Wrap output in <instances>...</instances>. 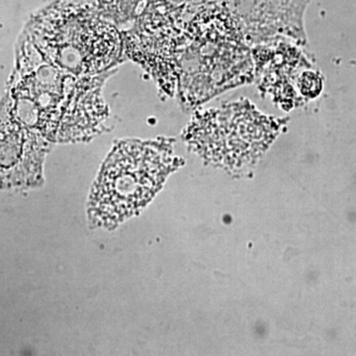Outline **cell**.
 Returning a JSON list of instances; mask_svg holds the SVG:
<instances>
[{
	"label": "cell",
	"instance_id": "obj_8",
	"mask_svg": "<svg viewBox=\"0 0 356 356\" xmlns=\"http://www.w3.org/2000/svg\"><path fill=\"white\" fill-rule=\"evenodd\" d=\"M107 19L119 28L132 24L144 11L149 0H88Z\"/></svg>",
	"mask_w": 356,
	"mask_h": 356
},
{
	"label": "cell",
	"instance_id": "obj_4",
	"mask_svg": "<svg viewBox=\"0 0 356 356\" xmlns=\"http://www.w3.org/2000/svg\"><path fill=\"white\" fill-rule=\"evenodd\" d=\"M180 163L172 139L117 143L93 184L89 198L90 219L109 228L138 214Z\"/></svg>",
	"mask_w": 356,
	"mask_h": 356
},
{
	"label": "cell",
	"instance_id": "obj_5",
	"mask_svg": "<svg viewBox=\"0 0 356 356\" xmlns=\"http://www.w3.org/2000/svg\"><path fill=\"white\" fill-rule=\"evenodd\" d=\"M254 57L261 90L273 96L283 108L298 106L322 92V74L291 44L266 47L259 44Z\"/></svg>",
	"mask_w": 356,
	"mask_h": 356
},
{
	"label": "cell",
	"instance_id": "obj_1",
	"mask_svg": "<svg viewBox=\"0 0 356 356\" xmlns=\"http://www.w3.org/2000/svg\"><path fill=\"white\" fill-rule=\"evenodd\" d=\"M117 70L76 76L51 64L22 29L1 106L51 143L86 142L107 129L103 88Z\"/></svg>",
	"mask_w": 356,
	"mask_h": 356
},
{
	"label": "cell",
	"instance_id": "obj_6",
	"mask_svg": "<svg viewBox=\"0 0 356 356\" xmlns=\"http://www.w3.org/2000/svg\"><path fill=\"white\" fill-rule=\"evenodd\" d=\"M310 0H219L248 44L283 36L306 44L304 13Z\"/></svg>",
	"mask_w": 356,
	"mask_h": 356
},
{
	"label": "cell",
	"instance_id": "obj_7",
	"mask_svg": "<svg viewBox=\"0 0 356 356\" xmlns=\"http://www.w3.org/2000/svg\"><path fill=\"white\" fill-rule=\"evenodd\" d=\"M51 144L1 106L2 185L13 187L40 184Z\"/></svg>",
	"mask_w": 356,
	"mask_h": 356
},
{
	"label": "cell",
	"instance_id": "obj_3",
	"mask_svg": "<svg viewBox=\"0 0 356 356\" xmlns=\"http://www.w3.org/2000/svg\"><path fill=\"white\" fill-rule=\"evenodd\" d=\"M23 29L49 62L76 76H97L125 60L123 33L88 0H55Z\"/></svg>",
	"mask_w": 356,
	"mask_h": 356
},
{
	"label": "cell",
	"instance_id": "obj_2",
	"mask_svg": "<svg viewBox=\"0 0 356 356\" xmlns=\"http://www.w3.org/2000/svg\"><path fill=\"white\" fill-rule=\"evenodd\" d=\"M248 42L221 4L211 2L185 28L177 63L175 98L193 110L248 83L252 64Z\"/></svg>",
	"mask_w": 356,
	"mask_h": 356
}]
</instances>
